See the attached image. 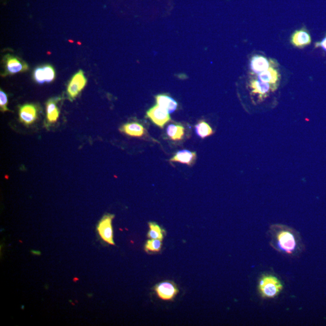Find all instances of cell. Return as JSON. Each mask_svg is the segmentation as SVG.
I'll return each instance as SVG.
<instances>
[{"instance_id": "cell-1", "label": "cell", "mask_w": 326, "mask_h": 326, "mask_svg": "<svg viewBox=\"0 0 326 326\" xmlns=\"http://www.w3.org/2000/svg\"><path fill=\"white\" fill-rule=\"evenodd\" d=\"M272 245L275 249L289 256L299 253L300 238L292 229L280 225H273L271 228Z\"/></svg>"}, {"instance_id": "cell-2", "label": "cell", "mask_w": 326, "mask_h": 326, "mask_svg": "<svg viewBox=\"0 0 326 326\" xmlns=\"http://www.w3.org/2000/svg\"><path fill=\"white\" fill-rule=\"evenodd\" d=\"M282 289V284L276 277L272 275H264L261 277L259 283V290L263 298H276Z\"/></svg>"}, {"instance_id": "cell-3", "label": "cell", "mask_w": 326, "mask_h": 326, "mask_svg": "<svg viewBox=\"0 0 326 326\" xmlns=\"http://www.w3.org/2000/svg\"><path fill=\"white\" fill-rule=\"evenodd\" d=\"M114 218V215L106 214L103 216L97 227V230L102 240L111 245H115L112 225V221Z\"/></svg>"}, {"instance_id": "cell-4", "label": "cell", "mask_w": 326, "mask_h": 326, "mask_svg": "<svg viewBox=\"0 0 326 326\" xmlns=\"http://www.w3.org/2000/svg\"><path fill=\"white\" fill-rule=\"evenodd\" d=\"M154 290L160 299L166 301L172 300L179 292L175 283L171 281H164L157 284L154 287Z\"/></svg>"}, {"instance_id": "cell-5", "label": "cell", "mask_w": 326, "mask_h": 326, "mask_svg": "<svg viewBox=\"0 0 326 326\" xmlns=\"http://www.w3.org/2000/svg\"><path fill=\"white\" fill-rule=\"evenodd\" d=\"M147 117L160 128L170 121L169 112L159 105L154 106L147 112Z\"/></svg>"}, {"instance_id": "cell-6", "label": "cell", "mask_w": 326, "mask_h": 326, "mask_svg": "<svg viewBox=\"0 0 326 326\" xmlns=\"http://www.w3.org/2000/svg\"><path fill=\"white\" fill-rule=\"evenodd\" d=\"M249 87L251 95L257 96L260 101L266 99L271 92L276 90L270 83L261 81L258 79H251Z\"/></svg>"}, {"instance_id": "cell-7", "label": "cell", "mask_w": 326, "mask_h": 326, "mask_svg": "<svg viewBox=\"0 0 326 326\" xmlns=\"http://www.w3.org/2000/svg\"><path fill=\"white\" fill-rule=\"evenodd\" d=\"M250 67L251 72L258 75L271 67H276V65L274 61L268 59L265 56L255 55L251 57Z\"/></svg>"}, {"instance_id": "cell-8", "label": "cell", "mask_w": 326, "mask_h": 326, "mask_svg": "<svg viewBox=\"0 0 326 326\" xmlns=\"http://www.w3.org/2000/svg\"><path fill=\"white\" fill-rule=\"evenodd\" d=\"M86 80L82 70L73 76L68 86V93L71 98H75L85 87Z\"/></svg>"}, {"instance_id": "cell-9", "label": "cell", "mask_w": 326, "mask_h": 326, "mask_svg": "<svg viewBox=\"0 0 326 326\" xmlns=\"http://www.w3.org/2000/svg\"><path fill=\"white\" fill-rule=\"evenodd\" d=\"M257 79L261 81L270 83L276 89L279 83L280 75L279 71L276 69V67H271L269 70L259 74L257 75Z\"/></svg>"}, {"instance_id": "cell-10", "label": "cell", "mask_w": 326, "mask_h": 326, "mask_svg": "<svg viewBox=\"0 0 326 326\" xmlns=\"http://www.w3.org/2000/svg\"><path fill=\"white\" fill-rule=\"evenodd\" d=\"M311 37L306 29L297 31L291 37V43L297 47L302 48L308 46L311 43Z\"/></svg>"}, {"instance_id": "cell-11", "label": "cell", "mask_w": 326, "mask_h": 326, "mask_svg": "<svg viewBox=\"0 0 326 326\" xmlns=\"http://www.w3.org/2000/svg\"><path fill=\"white\" fill-rule=\"evenodd\" d=\"M196 160V154L195 152L183 150L177 152L175 156L170 160V162L185 164L189 166H192L195 163Z\"/></svg>"}, {"instance_id": "cell-12", "label": "cell", "mask_w": 326, "mask_h": 326, "mask_svg": "<svg viewBox=\"0 0 326 326\" xmlns=\"http://www.w3.org/2000/svg\"><path fill=\"white\" fill-rule=\"evenodd\" d=\"M6 69L8 72L11 75L23 72L28 69L27 64L21 62L18 58L8 56L6 59Z\"/></svg>"}, {"instance_id": "cell-13", "label": "cell", "mask_w": 326, "mask_h": 326, "mask_svg": "<svg viewBox=\"0 0 326 326\" xmlns=\"http://www.w3.org/2000/svg\"><path fill=\"white\" fill-rule=\"evenodd\" d=\"M21 120L24 124L29 125L32 124L37 118V109L34 106L27 105L22 107L19 112Z\"/></svg>"}, {"instance_id": "cell-14", "label": "cell", "mask_w": 326, "mask_h": 326, "mask_svg": "<svg viewBox=\"0 0 326 326\" xmlns=\"http://www.w3.org/2000/svg\"><path fill=\"white\" fill-rule=\"evenodd\" d=\"M121 130L131 137H140L143 136L145 133V129L143 126L135 122L125 124L123 126Z\"/></svg>"}, {"instance_id": "cell-15", "label": "cell", "mask_w": 326, "mask_h": 326, "mask_svg": "<svg viewBox=\"0 0 326 326\" xmlns=\"http://www.w3.org/2000/svg\"><path fill=\"white\" fill-rule=\"evenodd\" d=\"M156 99L157 105L166 109L169 113L175 111L177 108V102L169 96L164 95H158L156 97Z\"/></svg>"}, {"instance_id": "cell-16", "label": "cell", "mask_w": 326, "mask_h": 326, "mask_svg": "<svg viewBox=\"0 0 326 326\" xmlns=\"http://www.w3.org/2000/svg\"><path fill=\"white\" fill-rule=\"evenodd\" d=\"M167 137L173 141L182 140L185 134V129L182 125L171 124L166 130Z\"/></svg>"}, {"instance_id": "cell-17", "label": "cell", "mask_w": 326, "mask_h": 326, "mask_svg": "<svg viewBox=\"0 0 326 326\" xmlns=\"http://www.w3.org/2000/svg\"><path fill=\"white\" fill-rule=\"evenodd\" d=\"M196 134L200 138H204L211 136L214 134V132L213 129L208 123L204 121H199L195 127Z\"/></svg>"}, {"instance_id": "cell-18", "label": "cell", "mask_w": 326, "mask_h": 326, "mask_svg": "<svg viewBox=\"0 0 326 326\" xmlns=\"http://www.w3.org/2000/svg\"><path fill=\"white\" fill-rule=\"evenodd\" d=\"M150 231L147 233V238L151 240H163L164 238V233L165 231L160 226L158 225L156 222H149Z\"/></svg>"}, {"instance_id": "cell-19", "label": "cell", "mask_w": 326, "mask_h": 326, "mask_svg": "<svg viewBox=\"0 0 326 326\" xmlns=\"http://www.w3.org/2000/svg\"><path fill=\"white\" fill-rule=\"evenodd\" d=\"M47 113L48 120L50 122H55L59 117L60 112L57 106L53 101H50L47 103Z\"/></svg>"}, {"instance_id": "cell-20", "label": "cell", "mask_w": 326, "mask_h": 326, "mask_svg": "<svg viewBox=\"0 0 326 326\" xmlns=\"http://www.w3.org/2000/svg\"><path fill=\"white\" fill-rule=\"evenodd\" d=\"M162 248V240H148L144 245V250L146 252H159Z\"/></svg>"}, {"instance_id": "cell-21", "label": "cell", "mask_w": 326, "mask_h": 326, "mask_svg": "<svg viewBox=\"0 0 326 326\" xmlns=\"http://www.w3.org/2000/svg\"><path fill=\"white\" fill-rule=\"evenodd\" d=\"M45 82H50L55 77V72L52 67L46 66L43 67Z\"/></svg>"}, {"instance_id": "cell-22", "label": "cell", "mask_w": 326, "mask_h": 326, "mask_svg": "<svg viewBox=\"0 0 326 326\" xmlns=\"http://www.w3.org/2000/svg\"><path fill=\"white\" fill-rule=\"evenodd\" d=\"M8 97L3 91L0 92V106H1L2 111H6L8 110Z\"/></svg>"}, {"instance_id": "cell-23", "label": "cell", "mask_w": 326, "mask_h": 326, "mask_svg": "<svg viewBox=\"0 0 326 326\" xmlns=\"http://www.w3.org/2000/svg\"><path fill=\"white\" fill-rule=\"evenodd\" d=\"M34 77L35 80L39 83H43L45 82L43 68H38L35 70Z\"/></svg>"}, {"instance_id": "cell-24", "label": "cell", "mask_w": 326, "mask_h": 326, "mask_svg": "<svg viewBox=\"0 0 326 326\" xmlns=\"http://www.w3.org/2000/svg\"><path fill=\"white\" fill-rule=\"evenodd\" d=\"M315 46L316 47H320L326 51V37L323 38V40L316 44Z\"/></svg>"}, {"instance_id": "cell-25", "label": "cell", "mask_w": 326, "mask_h": 326, "mask_svg": "<svg viewBox=\"0 0 326 326\" xmlns=\"http://www.w3.org/2000/svg\"><path fill=\"white\" fill-rule=\"evenodd\" d=\"M32 253L34 254H37V255L41 254L40 252L38 251H32Z\"/></svg>"}]
</instances>
